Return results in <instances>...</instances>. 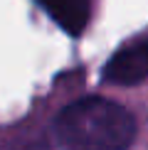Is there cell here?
I'll list each match as a JSON object with an SVG mask.
<instances>
[{"label":"cell","instance_id":"cell-1","mask_svg":"<svg viewBox=\"0 0 148 150\" xmlns=\"http://www.w3.org/2000/svg\"><path fill=\"white\" fill-rule=\"evenodd\" d=\"M136 138V118L121 103L101 96L79 98L52 123L54 150H128Z\"/></svg>","mask_w":148,"mask_h":150},{"label":"cell","instance_id":"cell-2","mask_svg":"<svg viewBox=\"0 0 148 150\" xmlns=\"http://www.w3.org/2000/svg\"><path fill=\"white\" fill-rule=\"evenodd\" d=\"M101 76L106 84L116 86H133L148 79V37L119 49L104 67Z\"/></svg>","mask_w":148,"mask_h":150},{"label":"cell","instance_id":"cell-3","mask_svg":"<svg viewBox=\"0 0 148 150\" xmlns=\"http://www.w3.org/2000/svg\"><path fill=\"white\" fill-rule=\"evenodd\" d=\"M37 5L72 37L82 35L89 22L91 0H37Z\"/></svg>","mask_w":148,"mask_h":150}]
</instances>
